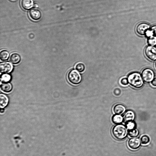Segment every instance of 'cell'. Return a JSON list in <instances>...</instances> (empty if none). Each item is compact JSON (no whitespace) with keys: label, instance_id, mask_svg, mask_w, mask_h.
<instances>
[{"label":"cell","instance_id":"3957f363","mask_svg":"<svg viewBox=\"0 0 156 156\" xmlns=\"http://www.w3.org/2000/svg\"><path fill=\"white\" fill-rule=\"evenodd\" d=\"M68 78L70 83L75 85L79 84L81 80L79 73L77 70L75 69L69 71L68 75Z\"/></svg>","mask_w":156,"mask_h":156},{"label":"cell","instance_id":"52a82bcc","mask_svg":"<svg viewBox=\"0 0 156 156\" xmlns=\"http://www.w3.org/2000/svg\"><path fill=\"white\" fill-rule=\"evenodd\" d=\"M13 69V66L9 62H2L0 64V71L1 73H10Z\"/></svg>","mask_w":156,"mask_h":156},{"label":"cell","instance_id":"f1b7e54d","mask_svg":"<svg viewBox=\"0 0 156 156\" xmlns=\"http://www.w3.org/2000/svg\"><path fill=\"white\" fill-rule=\"evenodd\" d=\"M4 111V109L2 108L0 110V112L1 113H3Z\"/></svg>","mask_w":156,"mask_h":156},{"label":"cell","instance_id":"cb8c5ba5","mask_svg":"<svg viewBox=\"0 0 156 156\" xmlns=\"http://www.w3.org/2000/svg\"><path fill=\"white\" fill-rule=\"evenodd\" d=\"M121 83L123 85H126L129 83L127 78H123L120 80Z\"/></svg>","mask_w":156,"mask_h":156},{"label":"cell","instance_id":"30bf717a","mask_svg":"<svg viewBox=\"0 0 156 156\" xmlns=\"http://www.w3.org/2000/svg\"><path fill=\"white\" fill-rule=\"evenodd\" d=\"M123 121L125 123L133 121L135 118V114L134 112L131 110L127 111L123 116Z\"/></svg>","mask_w":156,"mask_h":156},{"label":"cell","instance_id":"5b68a950","mask_svg":"<svg viewBox=\"0 0 156 156\" xmlns=\"http://www.w3.org/2000/svg\"><path fill=\"white\" fill-rule=\"evenodd\" d=\"M146 56L149 59L152 61L156 60V47L149 45L147 46L144 50Z\"/></svg>","mask_w":156,"mask_h":156},{"label":"cell","instance_id":"ffe728a7","mask_svg":"<svg viewBox=\"0 0 156 156\" xmlns=\"http://www.w3.org/2000/svg\"><path fill=\"white\" fill-rule=\"evenodd\" d=\"M150 138L147 135H144L141 136L140 138L141 143L143 144H146L150 142Z\"/></svg>","mask_w":156,"mask_h":156},{"label":"cell","instance_id":"9a60e30c","mask_svg":"<svg viewBox=\"0 0 156 156\" xmlns=\"http://www.w3.org/2000/svg\"><path fill=\"white\" fill-rule=\"evenodd\" d=\"M21 60L20 56L18 54H12L10 58V61L12 64H16L20 62Z\"/></svg>","mask_w":156,"mask_h":156},{"label":"cell","instance_id":"603a6c76","mask_svg":"<svg viewBox=\"0 0 156 156\" xmlns=\"http://www.w3.org/2000/svg\"><path fill=\"white\" fill-rule=\"evenodd\" d=\"M126 124L127 128L128 130L136 128L135 124V123L133 121L129 122Z\"/></svg>","mask_w":156,"mask_h":156},{"label":"cell","instance_id":"f546056e","mask_svg":"<svg viewBox=\"0 0 156 156\" xmlns=\"http://www.w3.org/2000/svg\"><path fill=\"white\" fill-rule=\"evenodd\" d=\"M155 68L156 69V62L155 63Z\"/></svg>","mask_w":156,"mask_h":156},{"label":"cell","instance_id":"6da1fadb","mask_svg":"<svg viewBox=\"0 0 156 156\" xmlns=\"http://www.w3.org/2000/svg\"><path fill=\"white\" fill-rule=\"evenodd\" d=\"M127 79L129 84L136 88H140L143 84V80L140 74L137 72H133L129 74Z\"/></svg>","mask_w":156,"mask_h":156},{"label":"cell","instance_id":"7a4b0ae2","mask_svg":"<svg viewBox=\"0 0 156 156\" xmlns=\"http://www.w3.org/2000/svg\"><path fill=\"white\" fill-rule=\"evenodd\" d=\"M112 133L115 138L119 140H122L126 137L128 132L127 129L125 126L119 124L113 127Z\"/></svg>","mask_w":156,"mask_h":156},{"label":"cell","instance_id":"83f0119b","mask_svg":"<svg viewBox=\"0 0 156 156\" xmlns=\"http://www.w3.org/2000/svg\"><path fill=\"white\" fill-rule=\"evenodd\" d=\"M34 6L36 8H37L38 7V4L36 3L34 4Z\"/></svg>","mask_w":156,"mask_h":156},{"label":"cell","instance_id":"484cf974","mask_svg":"<svg viewBox=\"0 0 156 156\" xmlns=\"http://www.w3.org/2000/svg\"><path fill=\"white\" fill-rule=\"evenodd\" d=\"M145 35L148 37L152 35H154L150 29L147 31Z\"/></svg>","mask_w":156,"mask_h":156},{"label":"cell","instance_id":"ac0fdd59","mask_svg":"<svg viewBox=\"0 0 156 156\" xmlns=\"http://www.w3.org/2000/svg\"><path fill=\"white\" fill-rule=\"evenodd\" d=\"M147 42L149 44L152 46L156 45V36L152 35L148 37Z\"/></svg>","mask_w":156,"mask_h":156},{"label":"cell","instance_id":"2e32d148","mask_svg":"<svg viewBox=\"0 0 156 156\" xmlns=\"http://www.w3.org/2000/svg\"><path fill=\"white\" fill-rule=\"evenodd\" d=\"M112 120L115 124H119L121 123L123 121V118L120 115L116 114L112 117Z\"/></svg>","mask_w":156,"mask_h":156},{"label":"cell","instance_id":"4316f807","mask_svg":"<svg viewBox=\"0 0 156 156\" xmlns=\"http://www.w3.org/2000/svg\"><path fill=\"white\" fill-rule=\"evenodd\" d=\"M151 85L154 87H156V78L154 79L151 82Z\"/></svg>","mask_w":156,"mask_h":156},{"label":"cell","instance_id":"4dcf8cb0","mask_svg":"<svg viewBox=\"0 0 156 156\" xmlns=\"http://www.w3.org/2000/svg\"></svg>","mask_w":156,"mask_h":156},{"label":"cell","instance_id":"8fae6325","mask_svg":"<svg viewBox=\"0 0 156 156\" xmlns=\"http://www.w3.org/2000/svg\"><path fill=\"white\" fill-rule=\"evenodd\" d=\"M21 5L23 9L29 10L34 5L33 0H21Z\"/></svg>","mask_w":156,"mask_h":156},{"label":"cell","instance_id":"d4e9b609","mask_svg":"<svg viewBox=\"0 0 156 156\" xmlns=\"http://www.w3.org/2000/svg\"><path fill=\"white\" fill-rule=\"evenodd\" d=\"M150 29L154 35L156 36V25L152 26Z\"/></svg>","mask_w":156,"mask_h":156},{"label":"cell","instance_id":"5bb4252c","mask_svg":"<svg viewBox=\"0 0 156 156\" xmlns=\"http://www.w3.org/2000/svg\"><path fill=\"white\" fill-rule=\"evenodd\" d=\"M2 90L5 92H9L11 91L12 88V86L10 83H5L1 85Z\"/></svg>","mask_w":156,"mask_h":156},{"label":"cell","instance_id":"8992f818","mask_svg":"<svg viewBox=\"0 0 156 156\" xmlns=\"http://www.w3.org/2000/svg\"><path fill=\"white\" fill-rule=\"evenodd\" d=\"M150 25L146 23H139L136 27V32L140 36L146 34L147 31L149 29Z\"/></svg>","mask_w":156,"mask_h":156},{"label":"cell","instance_id":"4fadbf2b","mask_svg":"<svg viewBox=\"0 0 156 156\" xmlns=\"http://www.w3.org/2000/svg\"><path fill=\"white\" fill-rule=\"evenodd\" d=\"M125 107L122 105L117 104L113 108V111L116 114L121 115L125 111Z\"/></svg>","mask_w":156,"mask_h":156},{"label":"cell","instance_id":"d6986e66","mask_svg":"<svg viewBox=\"0 0 156 156\" xmlns=\"http://www.w3.org/2000/svg\"><path fill=\"white\" fill-rule=\"evenodd\" d=\"M128 132L129 136L132 137L137 136L139 134L138 131L136 128L131 129L128 130Z\"/></svg>","mask_w":156,"mask_h":156},{"label":"cell","instance_id":"44dd1931","mask_svg":"<svg viewBox=\"0 0 156 156\" xmlns=\"http://www.w3.org/2000/svg\"><path fill=\"white\" fill-rule=\"evenodd\" d=\"M11 79V76L7 73H4L1 76V80L2 82H7L10 81Z\"/></svg>","mask_w":156,"mask_h":156},{"label":"cell","instance_id":"e0dca14e","mask_svg":"<svg viewBox=\"0 0 156 156\" xmlns=\"http://www.w3.org/2000/svg\"><path fill=\"white\" fill-rule=\"evenodd\" d=\"M9 54L8 51L5 50L2 51L0 53V58L1 60L5 61L8 59Z\"/></svg>","mask_w":156,"mask_h":156},{"label":"cell","instance_id":"ba28073f","mask_svg":"<svg viewBox=\"0 0 156 156\" xmlns=\"http://www.w3.org/2000/svg\"><path fill=\"white\" fill-rule=\"evenodd\" d=\"M29 15L31 19L36 21L40 19L41 16V14L40 10L35 8L32 9L29 11Z\"/></svg>","mask_w":156,"mask_h":156},{"label":"cell","instance_id":"7c38bea8","mask_svg":"<svg viewBox=\"0 0 156 156\" xmlns=\"http://www.w3.org/2000/svg\"><path fill=\"white\" fill-rule=\"evenodd\" d=\"M9 99L7 96L3 94H0V107L1 108L5 107L8 105Z\"/></svg>","mask_w":156,"mask_h":156},{"label":"cell","instance_id":"9c48e42d","mask_svg":"<svg viewBox=\"0 0 156 156\" xmlns=\"http://www.w3.org/2000/svg\"><path fill=\"white\" fill-rule=\"evenodd\" d=\"M140 145V140L138 138L133 137L130 139L128 142L129 147L132 149L138 148Z\"/></svg>","mask_w":156,"mask_h":156},{"label":"cell","instance_id":"277c9868","mask_svg":"<svg viewBox=\"0 0 156 156\" xmlns=\"http://www.w3.org/2000/svg\"><path fill=\"white\" fill-rule=\"evenodd\" d=\"M141 76L144 82L147 83H150L154 79V72L150 69H145L142 71Z\"/></svg>","mask_w":156,"mask_h":156},{"label":"cell","instance_id":"7402d4cb","mask_svg":"<svg viewBox=\"0 0 156 156\" xmlns=\"http://www.w3.org/2000/svg\"><path fill=\"white\" fill-rule=\"evenodd\" d=\"M76 69L80 72H83L85 69L84 65L82 63H77L76 66Z\"/></svg>","mask_w":156,"mask_h":156}]
</instances>
